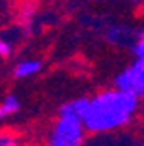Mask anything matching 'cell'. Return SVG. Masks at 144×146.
Here are the masks:
<instances>
[{"label": "cell", "instance_id": "7", "mask_svg": "<svg viewBox=\"0 0 144 146\" xmlns=\"http://www.w3.org/2000/svg\"><path fill=\"white\" fill-rule=\"evenodd\" d=\"M21 109V101L15 94H8L6 98L0 99V122L11 118L13 114H17Z\"/></svg>", "mask_w": 144, "mask_h": 146}, {"label": "cell", "instance_id": "3", "mask_svg": "<svg viewBox=\"0 0 144 146\" xmlns=\"http://www.w3.org/2000/svg\"><path fill=\"white\" fill-rule=\"evenodd\" d=\"M114 90L131 94L135 98H142L144 94V60H131V64L125 66L122 71L114 77Z\"/></svg>", "mask_w": 144, "mask_h": 146}, {"label": "cell", "instance_id": "5", "mask_svg": "<svg viewBox=\"0 0 144 146\" xmlns=\"http://www.w3.org/2000/svg\"><path fill=\"white\" fill-rule=\"evenodd\" d=\"M41 68H43L41 60H38V58H26V60L17 62V66L13 68V77L19 79V81H25V79L36 77L41 71Z\"/></svg>", "mask_w": 144, "mask_h": 146}, {"label": "cell", "instance_id": "9", "mask_svg": "<svg viewBox=\"0 0 144 146\" xmlns=\"http://www.w3.org/2000/svg\"><path fill=\"white\" fill-rule=\"evenodd\" d=\"M0 146H21V142L9 131H0Z\"/></svg>", "mask_w": 144, "mask_h": 146}, {"label": "cell", "instance_id": "8", "mask_svg": "<svg viewBox=\"0 0 144 146\" xmlns=\"http://www.w3.org/2000/svg\"><path fill=\"white\" fill-rule=\"evenodd\" d=\"M129 52L133 54V60H144V32L140 28L137 32V39L129 47Z\"/></svg>", "mask_w": 144, "mask_h": 146}, {"label": "cell", "instance_id": "10", "mask_svg": "<svg viewBox=\"0 0 144 146\" xmlns=\"http://www.w3.org/2000/svg\"><path fill=\"white\" fill-rule=\"evenodd\" d=\"M13 54V43L8 38H0V58H9Z\"/></svg>", "mask_w": 144, "mask_h": 146}, {"label": "cell", "instance_id": "4", "mask_svg": "<svg viewBox=\"0 0 144 146\" xmlns=\"http://www.w3.org/2000/svg\"><path fill=\"white\" fill-rule=\"evenodd\" d=\"M137 30H131V28H127V26H112L109 28L105 34V39L110 43V45H118V47H131L133 41L137 39Z\"/></svg>", "mask_w": 144, "mask_h": 146}, {"label": "cell", "instance_id": "6", "mask_svg": "<svg viewBox=\"0 0 144 146\" xmlns=\"http://www.w3.org/2000/svg\"><path fill=\"white\" fill-rule=\"evenodd\" d=\"M86 101L88 98H75V99H69L60 107L58 116L62 118H73V120H81L82 114H84V109H86Z\"/></svg>", "mask_w": 144, "mask_h": 146}, {"label": "cell", "instance_id": "2", "mask_svg": "<svg viewBox=\"0 0 144 146\" xmlns=\"http://www.w3.org/2000/svg\"><path fill=\"white\" fill-rule=\"evenodd\" d=\"M84 139L86 131L81 120L58 116L47 133L45 146H82Z\"/></svg>", "mask_w": 144, "mask_h": 146}, {"label": "cell", "instance_id": "1", "mask_svg": "<svg viewBox=\"0 0 144 146\" xmlns=\"http://www.w3.org/2000/svg\"><path fill=\"white\" fill-rule=\"evenodd\" d=\"M140 99L131 94L107 88L86 101L81 122L86 133H110L129 125L135 120Z\"/></svg>", "mask_w": 144, "mask_h": 146}]
</instances>
